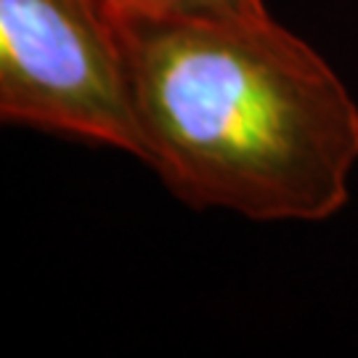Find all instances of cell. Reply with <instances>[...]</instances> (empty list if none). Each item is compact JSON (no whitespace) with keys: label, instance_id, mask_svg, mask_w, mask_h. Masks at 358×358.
<instances>
[{"label":"cell","instance_id":"obj_2","mask_svg":"<svg viewBox=\"0 0 358 358\" xmlns=\"http://www.w3.org/2000/svg\"><path fill=\"white\" fill-rule=\"evenodd\" d=\"M0 120L146 162L122 35L101 0H0Z\"/></svg>","mask_w":358,"mask_h":358},{"label":"cell","instance_id":"obj_3","mask_svg":"<svg viewBox=\"0 0 358 358\" xmlns=\"http://www.w3.org/2000/svg\"><path fill=\"white\" fill-rule=\"evenodd\" d=\"M115 19H234L268 13L266 0H101Z\"/></svg>","mask_w":358,"mask_h":358},{"label":"cell","instance_id":"obj_1","mask_svg":"<svg viewBox=\"0 0 358 358\" xmlns=\"http://www.w3.org/2000/svg\"><path fill=\"white\" fill-rule=\"evenodd\" d=\"M146 165L196 210L329 220L358 162V103L271 13L117 19Z\"/></svg>","mask_w":358,"mask_h":358}]
</instances>
